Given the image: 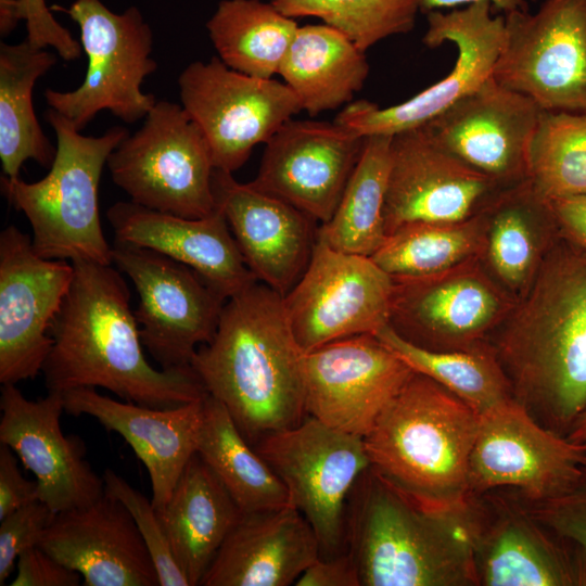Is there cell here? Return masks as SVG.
Returning <instances> with one entry per match:
<instances>
[{"mask_svg": "<svg viewBox=\"0 0 586 586\" xmlns=\"http://www.w3.org/2000/svg\"><path fill=\"white\" fill-rule=\"evenodd\" d=\"M23 21L20 12L18 0H0V35H10L18 22Z\"/></svg>", "mask_w": 586, "mask_h": 586, "instance_id": "681fc988", "label": "cell"}, {"mask_svg": "<svg viewBox=\"0 0 586 586\" xmlns=\"http://www.w3.org/2000/svg\"><path fill=\"white\" fill-rule=\"evenodd\" d=\"M106 165L113 182L146 208L186 218H203L217 208L209 145L181 104L156 101Z\"/></svg>", "mask_w": 586, "mask_h": 586, "instance_id": "ba28073f", "label": "cell"}, {"mask_svg": "<svg viewBox=\"0 0 586 586\" xmlns=\"http://www.w3.org/2000/svg\"><path fill=\"white\" fill-rule=\"evenodd\" d=\"M296 586H360L358 571L352 555L318 557L297 578Z\"/></svg>", "mask_w": 586, "mask_h": 586, "instance_id": "bcb514c9", "label": "cell"}, {"mask_svg": "<svg viewBox=\"0 0 586 586\" xmlns=\"http://www.w3.org/2000/svg\"><path fill=\"white\" fill-rule=\"evenodd\" d=\"M374 335L413 372L437 382L480 416L513 398L489 342L463 351H434L412 344L388 324Z\"/></svg>", "mask_w": 586, "mask_h": 586, "instance_id": "d590c367", "label": "cell"}, {"mask_svg": "<svg viewBox=\"0 0 586 586\" xmlns=\"http://www.w3.org/2000/svg\"><path fill=\"white\" fill-rule=\"evenodd\" d=\"M502 189L440 148L422 127L396 133L383 209L385 233L417 221L466 220Z\"/></svg>", "mask_w": 586, "mask_h": 586, "instance_id": "7402d4cb", "label": "cell"}, {"mask_svg": "<svg viewBox=\"0 0 586 586\" xmlns=\"http://www.w3.org/2000/svg\"><path fill=\"white\" fill-rule=\"evenodd\" d=\"M104 492L119 500L131 514L157 572L160 586H190L178 565L152 500L111 469L103 473Z\"/></svg>", "mask_w": 586, "mask_h": 586, "instance_id": "ab89813d", "label": "cell"}, {"mask_svg": "<svg viewBox=\"0 0 586 586\" xmlns=\"http://www.w3.org/2000/svg\"><path fill=\"white\" fill-rule=\"evenodd\" d=\"M196 453L243 513L291 505L284 483L241 434L226 407L209 394L203 402Z\"/></svg>", "mask_w": 586, "mask_h": 586, "instance_id": "d6a6232c", "label": "cell"}, {"mask_svg": "<svg viewBox=\"0 0 586 586\" xmlns=\"http://www.w3.org/2000/svg\"><path fill=\"white\" fill-rule=\"evenodd\" d=\"M318 557L317 535L294 506L244 513L200 585L288 586Z\"/></svg>", "mask_w": 586, "mask_h": 586, "instance_id": "83f0119b", "label": "cell"}, {"mask_svg": "<svg viewBox=\"0 0 586 586\" xmlns=\"http://www.w3.org/2000/svg\"><path fill=\"white\" fill-rule=\"evenodd\" d=\"M113 264L133 283L143 347L162 369L189 368L214 336L227 298L196 271L156 251L114 241Z\"/></svg>", "mask_w": 586, "mask_h": 586, "instance_id": "9a60e30c", "label": "cell"}, {"mask_svg": "<svg viewBox=\"0 0 586 586\" xmlns=\"http://www.w3.org/2000/svg\"><path fill=\"white\" fill-rule=\"evenodd\" d=\"M527 179L547 202L586 195V111L542 112Z\"/></svg>", "mask_w": 586, "mask_h": 586, "instance_id": "74e56055", "label": "cell"}, {"mask_svg": "<svg viewBox=\"0 0 586 586\" xmlns=\"http://www.w3.org/2000/svg\"><path fill=\"white\" fill-rule=\"evenodd\" d=\"M288 17H317L366 51L379 41L409 33L422 0H269Z\"/></svg>", "mask_w": 586, "mask_h": 586, "instance_id": "f35d334b", "label": "cell"}, {"mask_svg": "<svg viewBox=\"0 0 586 586\" xmlns=\"http://www.w3.org/2000/svg\"><path fill=\"white\" fill-rule=\"evenodd\" d=\"M218 58L240 73L271 78L298 28L270 2L221 0L206 22Z\"/></svg>", "mask_w": 586, "mask_h": 586, "instance_id": "836d02e7", "label": "cell"}, {"mask_svg": "<svg viewBox=\"0 0 586 586\" xmlns=\"http://www.w3.org/2000/svg\"><path fill=\"white\" fill-rule=\"evenodd\" d=\"M477 1H488L492 4L493 11L507 14L513 11H527L528 3L538 0H422L421 13L431 11L455 9L461 5H468Z\"/></svg>", "mask_w": 586, "mask_h": 586, "instance_id": "c3c4849f", "label": "cell"}, {"mask_svg": "<svg viewBox=\"0 0 586 586\" xmlns=\"http://www.w3.org/2000/svg\"><path fill=\"white\" fill-rule=\"evenodd\" d=\"M303 369L307 416L362 438L413 373L374 334L304 353Z\"/></svg>", "mask_w": 586, "mask_h": 586, "instance_id": "d6986e66", "label": "cell"}, {"mask_svg": "<svg viewBox=\"0 0 586 586\" xmlns=\"http://www.w3.org/2000/svg\"><path fill=\"white\" fill-rule=\"evenodd\" d=\"M71 263L73 279L49 330L53 344L42 367L48 392L102 387L156 408L207 396L192 367L158 370L146 360L122 271L82 259Z\"/></svg>", "mask_w": 586, "mask_h": 586, "instance_id": "6da1fadb", "label": "cell"}, {"mask_svg": "<svg viewBox=\"0 0 586 586\" xmlns=\"http://www.w3.org/2000/svg\"><path fill=\"white\" fill-rule=\"evenodd\" d=\"M569 441L577 444L586 442V409L578 416L565 436Z\"/></svg>", "mask_w": 586, "mask_h": 586, "instance_id": "f907efd6", "label": "cell"}, {"mask_svg": "<svg viewBox=\"0 0 586 586\" xmlns=\"http://www.w3.org/2000/svg\"><path fill=\"white\" fill-rule=\"evenodd\" d=\"M354 491L346 543L360 586L477 585L466 504L421 506L370 468Z\"/></svg>", "mask_w": 586, "mask_h": 586, "instance_id": "277c9868", "label": "cell"}, {"mask_svg": "<svg viewBox=\"0 0 586 586\" xmlns=\"http://www.w3.org/2000/svg\"><path fill=\"white\" fill-rule=\"evenodd\" d=\"M0 443L33 472L38 499L54 513L90 504L104 494V480L86 459L84 442L61 429L62 393L27 399L15 384H3Z\"/></svg>", "mask_w": 586, "mask_h": 586, "instance_id": "603a6c76", "label": "cell"}, {"mask_svg": "<svg viewBox=\"0 0 586 586\" xmlns=\"http://www.w3.org/2000/svg\"><path fill=\"white\" fill-rule=\"evenodd\" d=\"M181 105L202 130L215 169L233 173L303 111L293 90L272 78L228 67L218 56L195 61L178 77Z\"/></svg>", "mask_w": 586, "mask_h": 586, "instance_id": "8fae6325", "label": "cell"}, {"mask_svg": "<svg viewBox=\"0 0 586 586\" xmlns=\"http://www.w3.org/2000/svg\"><path fill=\"white\" fill-rule=\"evenodd\" d=\"M586 476V446L539 424L514 398L480 416L468 497L510 492L526 501L559 497Z\"/></svg>", "mask_w": 586, "mask_h": 586, "instance_id": "7c38bea8", "label": "cell"}, {"mask_svg": "<svg viewBox=\"0 0 586 586\" xmlns=\"http://www.w3.org/2000/svg\"><path fill=\"white\" fill-rule=\"evenodd\" d=\"M44 119L56 136L49 173L36 182L2 176L1 192L28 219L39 256L112 265V247L99 216L98 190L109 155L129 131L114 126L100 137L84 136L52 109L44 113Z\"/></svg>", "mask_w": 586, "mask_h": 586, "instance_id": "8992f818", "label": "cell"}, {"mask_svg": "<svg viewBox=\"0 0 586 586\" xmlns=\"http://www.w3.org/2000/svg\"><path fill=\"white\" fill-rule=\"evenodd\" d=\"M483 260L517 300L531 286L543 258L558 237L549 203L528 179L500 190L485 206Z\"/></svg>", "mask_w": 586, "mask_h": 586, "instance_id": "f546056e", "label": "cell"}, {"mask_svg": "<svg viewBox=\"0 0 586 586\" xmlns=\"http://www.w3.org/2000/svg\"><path fill=\"white\" fill-rule=\"evenodd\" d=\"M12 586H77L81 575L59 562L39 546L20 555Z\"/></svg>", "mask_w": 586, "mask_h": 586, "instance_id": "ee69618b", "label": "cell"}, {"mask_svg": "<svg viewBox=\"0 0 586 586\" xmlns=\"http://www.w3.org/2000/svg\"><path fill=\"white\" fill-rule=\"evenodd\" d=\"M78 572L85 586H157L148 548L127 508L104 494L55 513L38 545Z\"/></svg>", "mask_w": 586, "mask_h": 586, "instance_id": "d4e9b609", "label": "cell"}, {"mask_svg": "<svg viewBox=\"0 0 586 586\" xmlns=\"http://www.w3.org/2000/svg\"><path fill=\"white\" fill-rule=\"evenodd\" d=\"M489 339L513 398L566 436L586 409V250L560 237Z\"/></svg>", "mask_w": 586, "mask_h": 586, "instance_id": "7a4b0ae2", "label": "cell"}, {"mask_svg": "<svg viewBox=\"0 0 586 586\" xmlns=\"http://www.w3.org/2000/svg\"><path fill=\"white\" fill-rule=\"evenodd\" d=\"M244 513L195 453L161 514L173 555L190 586H198Z\"/></svg>", "mask_w": 586, "mask_h": 586, "instance_id": "f1b7e54d", "label": "cell"}, {"mask_svg": "<svg viewBox=\"0 0 586 586\" xmlns=\"http://www.w3.org/2000/svg\"><path fill=\"white\" fill-rule=\"evenodd\" d=\"M394 282L370 256L341 252L317 239L307 268L282 297L303 351L335 340L375 334L388 324Z\"/></svg>", "mask_w": 586, "mask_h": 586, "instance_id": "e0dca14e", "label": "cell"}, {"mask_svg": "<svg viewBox=\"0 0 586 586\" xmlns=\"http://www.w3.org/2000/svg\"><path fill=\"white\" fill-rule=\"evenodd\" d=\"M297 95L303 111L316 116L353 101L369 74L365 51L326 25L298 27L278 73Z\"/></svg>", "mask_w": 586, "mask_h": 586, "instance_id": "4dcf8cb0", "label": "cell"}, {"mask_svg": "<svg viewBox=\"0 0 586 586\" xmlns=\"http://www.w3.org/2000/svg\"><path fill=\"white\" fill-rule=\"evenodd\" d=\"M520 499L537 520L574 543L586 558V476L559 497L544 501Z\"/></svg>", "mask_w": 586, "mask_h": 586, "instance_id": "b9f144b4", "label": "cell"}, {"mask_svg": "<svg viewBox=\"0 0 586 586\" xmlns=\"http://www.w3.org/2000/svg\"><path fill=\"white\" fill-rule=\"evenodd\" d=\"M213 190L245 265L283 297L309 264L316 221L251 182L237 181L231 173L215 169Z\"/></svg>", "mask_w": 586, "mask_h": 586, "instance_id": "cb8c5ba5", "label": "cell"}, {"mask_svg": "<svg viewBox=\"0 0 586 586\" xmlns=\"http://www.w3.org/2000/svg\"><path fill=\"white\" fill-rule=\"evenodd\" d=\"M487 218L484 207L456 222L417 221L388 233L371 258L392 278H418L482 257Z\"/></svg>", "mask_w": 586, "mask_h": 586, "instance_id": "8d00e7d4", "label": "cell"}, {"mask_svg": "<svg viewBox=\"0 0 586 586\" xmlns=\"http://www.w3.org/2000/svg\"><path fill=\"white\" fill-rule=\"evenodd\" d=\"M254 448L284 483L291 505L314 528L320 557L342 553L347 502L370 468L364 438L307 416L296 425L266 435Z\"/></svg>", "mask_w": 586, "mask_h": 586, "instance_id": "9c48e42d", "label": "cell"}, {"mask_svg": "<svg viewBox=\"0 0 586 586\" xmlns=\"http://www.w3.org/2000/svg\"><path fill=\"white\" fill-rule=\"evenodd\" d=\"M505 16L492 77L548 112L586 111V0H545Z\"/></svg>", "mask_w": 586, "mask_h": 586, "instance_id": "30bf717a", "label": "cell"}, {"mask_svg": "<svg viewBox=\"0 0 586 586\" xmlns=\"http://www.w3.org/2000/svg\"><path fill=\"white\" fill-rule=\"evenodd\" d=\"M55 513L40 499L34 500L0 520V585L11 575L25 550L39 545Z\"/></svg>", "mask_w": 586, "mask_h": 586, "instance_id": "60d3db41", "label": "cell"}, {"mask_svg": "<svg viewBox=\"0 0 586 586\" xmlns=\"http://www.w3.org/2000/svg\"><path fill=\"white\" fill-rule=\"evenodd\" d=\"M467 521L477 585L586 586V558L514 494L469 496Z\"/></svg>", "mask_w": 586, "mask_h": 586, "instance_id": "2e32d148", "label": "cell"}, {"mask_svg": "<svg viewBox=\"0 0 586 586\" xmlns=\"http://www.w3.org/2000/svg\"><path fill=\"white\" fill-rule=\"evenodd\" d=\"M115 241L156 251L196 271L227 300L257 280L245 265L222 212L186 218L117 202L106 212Z\"/></svg>", "mask_w": 586, "mask_h": 586, "instance_id": "4316f807", "label": "cell"}, {"mask_svg": "<svg viewBox=\"0 0 586 586\" xmlns=\"http://www.w3.org/2000/svg\"><path fill=\"white\" fill-rule=\"evenodd\" d=\"M63 398L65 412L92 417L129 444L148 470L151 500L161 517L182 471L198 450L204 398L156 408L115 400L87 387L67 391Z\"/></svg>", "mask_w": 586, "mask_h": 586, "instance_id": "484cf974", "label": "cell"}, {"mask_svg": "<svg viewBox=\"0 0 586 586\" xmlns=\"http://www.w3.org/2000/svg\"><path fill=\"white\" fill-rule=\"evenodd\" d=\"M72 263L47 259L14 225L0 233V383L42 372L53 340L50 326L69 289Z\"/></svg>", "mask_w": 586, "mask_h": 586, "instance_id": "ac0fdd59", "label": "cell"}, {"mask_svg": "<svg viewBox=\"0 0 586 586\" xmlns=\"http://www.w3.org/2000/svg\"><path fill=\"white\" fill-rule=\"evenodd\" d=\"M20 12L26 21L28 43L35 48L52 47L65 61L77 60L82 47L51 13L46 0H18Z\"/></svg>", "mask_w": 586, "mask_h": 586, "instance_id": "7bdbcfd3", "label": "cell"}, {"mask_svg": "<svg viewBox=\"0 0 586 586\" xmlns=\"http://www.w3.org/2000/svg\"><path fill=\"white\" fill-rule=\"evenodd\" d=\"M583 444H584V445L586 446V442H585V443H583Z\"/></svg>", "mask_w": 586, "mask_h": 586, "instance_id": "816d5d0a", "label": "cell"}, {"mask_svg": "<svg viewBox=\"0 0 586 586\" xmlns=\"http://www.w3.org/2000/svg\"><path fill=\"white\" fill-rule=\"evenodd\" d=\"M425 15L423 43L432 49L445 42L456 46L457 59L448 75L393 106L381 109L366 100L352 101L334 122L362 137L394 136L426 124L492 77L504 40V14H494L488 1H477Z\"/></svg>", "mask_w": 586, "mask_h": 586, "instance_id": "5bb4252c", "label": "cell"}, {"mask_svg": "<svg viewBox=\"0 0 586 586\" xmlns=\"http://www.w3.org/2000/svg\"><path fill=\"white\" fill-rule=\"evenodd\" d=\"M479 425L468 404L413 372L364 437L370 470L421 506L460 508Z\"/></svg>", "mask_w": 586, "mask_h": 586, "instance_id": "5b68a950", "label": "cell"}, {"mask_svg": "<svg viewBox=\"0 0 586 586\" xmlns=\"http://www.w3.org/2000/svg\"><path fill=\"white\" fill-rule=\"evenodd\" d=\"M14 451L0 443V520L38 499L37 482L25 479Z\"/></svg>", "mask_w": 586, "mask_h": 586, "instance_id": "f6af8a7d", "label": "cell"}, {"mask_svg": "<svg viewBox=\"0 0 586 586\" xmlns=\"http://www.w3.org/2000/svg\"><path fill=\"white\" fill-rule=\"evenodd\" d=\"M543 110L493 77L420 126L447 153L507 188L528 177Z\"/></svg>", "mask_w": 586, "mask_h": 586, "instance_id": "ffe728a7", "label": "cell"}, {"mask_svg": "<svg viewBox=\"0 0 586 586\" xmlns=\"http://www.w3.org/2000/svg\"><path fill=\"white\" fill-rule=\"evenodd\" d=\"M51 10L67 14L78 25L88 67L78 88L46 89L48 106L79 131L101 111L127 124L144 119L156 99L141 86L157 63L151 56L153 30L139 8L115 13L101 0H74L68 8L56 4Z\"/></svg>", "mask_w": 586, "mask_h": 586, "instance_id": "52a82bcc", "label": "cell"}, {"mask_svg": "<svg viewBox=\"0 0 586 586\" xmlns=\"http://www.w3.org/2000/svg\"><path fill=\"white\" fill-rule=\"evenodd\" d=\"M393 282L388 326L412 344L434 351L487 343L518 301L480 256L434 275Z\"/></svg>", "mask_w": 586, "mask_h": 586, "instance_id": "4fadbf2b", "label": "cell"}, {"mask_svg": "<svg viewBox=\"0 0 586 586\" xmlns=\"http://www.w3.org/2000/svg\"><path fill=\"white\" fill-rule=\"evenodd\" d=\"M392 137H365L360 157L334 214L317 228V239L330 247L371 257L383 243Z\"/></svg>", "mask_w": 586, "mask_h": 586, "instance_id": "e575fe53", "label": "cell"}, {"mask_svg": "<svg viewBox=\"0 0 586 586\" xmlns=\"http://www.w3.org/2000/svg\"><path fill=\"white\" fill-rule=\"evenodd\" d=\"M303 358L282 296L256 281L227 300L214 336L198 347L191 367L254 447L307 416Z\"/></svg>", "mask_w": 586, "mask_h": 586, "instance_id": "3957f363", "label": "cell"}, {"mask_svg": "<svg viewBox=\"0 0 586 586\" xmlns=\"http://www.w3.org/2000/svg\"><path fill=\"white\" fill-rule=\"evenodd\" d=\"M365 137L336 122H286L265 144L251 183L324 224L334 214Z\"/></svg>", "mask_w": 586, "mask_h": 586, "instance_id": "44dd1931", "label": "cell"}, {"mask_svg": "<svg viewBox=\"0 0 586 586\" xmlns=\"http://www.w3.org/2000/svg\"><path fill=\"white\" fill-rule=\"evenodd\" d=\"M548 203L559 235L586 250V195Z\"/></svg>", "mask_w": 586, "mask_h": 586, "instance_id": "7dc6e473", "label": "cell"}, {"mask_svg": "<svg viewBox=\"0 0 586 586\" xmlns=\"http://www.w3.org/2000/svg\"><path fill=\"white\" fill-rule=\"evenodd\" d=\"M54 53L30 46L0 43V158L4 176L17 178L33 160L51 166L56 148L42 131L34 111L33 89L56 63Z\"/></svg>", "mask_w": 586, "mask_h": 586, "instance_id": "1f68e13d", "label": "cell"}]
</instances>
